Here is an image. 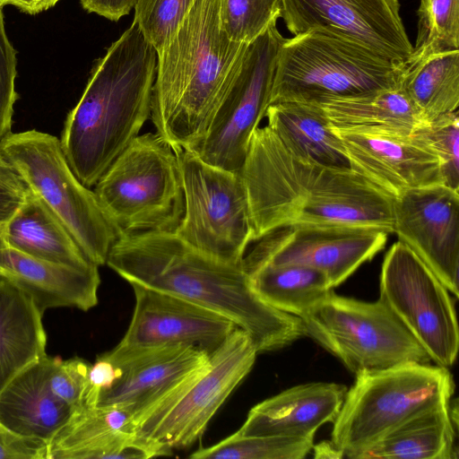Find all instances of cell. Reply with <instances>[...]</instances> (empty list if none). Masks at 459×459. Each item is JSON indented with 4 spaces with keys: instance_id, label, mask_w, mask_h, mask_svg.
<instances>
[{
    "instance_id": "obj_1",
    "label": "cell",
    "mask_w": 459,
    "mask_h": 459,
    "mask_svg": "<svg viewBox=\"0 0 459 459\" xmlns=\"http://www.w3.org/2000/svg\"><path fill=\"white\" fill-rule=\"evenodd\" d=\"M106 264L130 284L184 298L228 317L248 334L257 353L282 349L305 335L300 317L258 296L242 264L207 255L176 232L122 234Z\"/></svg>"
},
{
    "instance_id": "obj_2",
    "label": "cell",
    "mask_w": 459,
    "mask_h": 459,
    "mask_svg": "<svg viewBox=\"0 0 459 459\" xmlns=\"http://www.w3.org/2000/svg\"><path fill=\"white\" fill-rule=\"evenodd\" d=\"M239 174L254 241L290 224L372 226L393 233V197L352 169L328 168L292 154L258 126Z\"/></svg>"
},
{
    "instance_id": "obj_3",
    "label": "cell",
    "mask_w": 459,
    "mask_h": 459,
    "mask_svg": "<svg viewBox=\"0 0 459 459\" xmlns=\"http://www.w3.org/2000/svg\"><path fill=\"white\" fill-rule=\"evenodd\" d=\"M156 64L154 48L133 21L93 66L60 140L85 186L96 185L151 117Z\"/></svg>"
},
{
    "instance_id": "obj_4",
    "label": "cell",
    "mask_w": 459,
    "mask_h": 459,
    "mask_svg": "<svg viewBox=\"0 0 459 459\" xmlns=\"http://www.w3.org/2000/svg\"><path fill=\"white\" fill-rule=\"evenodd\" d=\"M247 46L221 30L220 0H196L156 53L151 117L156 133L173 148L192 149L204 138Z\"/></svg>"
},
{
    "instance_id": "obj_5",
    "label": "cell",
    "mask_w": 459,
    "mask_h": 459,
    "mask_svg": "<svg viewBox=\"0 0 459 459\" xmlns=\"http://www.w3.org/2000/svg\"><path fill=\"white\" fill-rule=\"evenodd\" d=\"M405 62L397 64L344 38L317 30L283 39L270 105L321 104L400 86Z\"/></svg>"
},
{
    "instance_id": "obj_6",
    "label": "cell",
    "mask_w": 459,
    "mask_h": 459,
    "mask_svg": "<svg viewBox=\"0 0 459 459\" xmlns=\"http://www.w3.org/2000/svg\"><path fill=\"white\" fill-rule=\"evenodd\" d=\"M455 384L447 368L406 363L356 376L333 421L331 440L357 459L392 429L429 408L447 403Z\"/></svg>"
},
{
    "instance_id": "obj_7",
    "label": "cell",
    "mask_w": 459,
    "mask_h": 459,
    "mask_svg": "<svg viewBox=\"0 0 459 459\" xmlns=\"http://www.w3.org/2000/svg\"><path fill=\"white\" fill-rule=\"evenodd\" d=\"M93 191L121 235L175 232L184 214L178 155L158 133L138 134L101 176Z\"/></svg>"
},
{
    "instance_id": "obj_8",
    "label": "cell",
    "mask_w": 459,
    "mask_h": 459,
    "mask_svg": "<svg viewBox=\"0 0 459 459\" xmlns=\"http://www.w3.org/2000/svg\"><path fill=\"white\" fill-rule=\"evenodd\" d=\"M0 150L28 188L68 230L86 257L106 264L117 228L101 209L93 190L73 172L56 136L37 130L10 133Z\"/></svg>"
},
{
    "instance_id": "obj_9",
    "label": "cell",
    "mask_w": 459,
    "mask_h": 459,
    "mask_svg": "<svg viewBox=\"0 0 459 459\" xmlns=\"http://www.w3.org/2000/svg\"><path fill=\"white\" fill-rule=\"evenodd\" d=\"M310 336L355 376L406 363L430 364L431 358L379 299L366 302L332 290L300 316Z\"/></svg>"
},
{
    "instance_id": "obj_10",
    "label": "cell",
    "mask_w": 459,
    "mask_h": 459,
    "mask_svg": "<svg viewBox=\"0 0 459 459\" xmlns=\"http://www.w3.org/2000/svg\"><path fill=\"white\" fill-rule=\"evenodd\" d=\"M181 171L183 240L218 259L242 264L254 242L247 193L239 171L208 164L188 149L174 148Z\"/></svg>"
},
{
    "instance_id": "obj_11",
    "label": "cell",
    "mask_w": 459,
    "mask_h": 459,
    "mask_svg": "<svg viewBox=\"0 0 459 459\" xmlns=\"http://www.w3.org/2000/svg\"><path fill=\"white\" fill-rule=\"evenodd\" d=\"M248 334L236 328L209 355V363L136 423L140 436L169 454L201 437L209 421L252 369L257 355Z\"/></svg>"
},
{
    "instance_id": "obj_12",
    "label": "cell",
    "mask_w": 459,
    "mask_h": 459,
    "mask_svg": "<svg viewBox=\"0 0 459 459\" xmlns=\"http://www.w3.org/2000/svg\"><path fill=\"white\" fill-rule=\"evenodd\" d=\"M276 22L247 44L239 69L204 138L192 149L202 160L239 171L251 137L270 105L279 49Z\"/></svg>"
},
{
    "instance_id": "obj_13",
    "label": "cell",
    "mask_w": 459,
    "mask_h": 459,
    "mask_svg": "<svg viewBox=\"0 0 459 459\" xmlns=\"http://www.w3.org/2000/svg\"><path fill=\"white\" fill-rule=\"evenodd\" d=\"M379 299L393 311L437 366L455 363L459 332L449 290L401 241L384 257Z\"/></svg>"
},
{
    "instance_id": "obj_14",
    "label": "cell",
    "mask_w": 459,
    "mask_h": 459,
    "mask_svg": "<svg viewBox=\"0 0 459 459\" xmlns=\"http://www.w3.org/2000/svg\"><path fill=\"white\" fill-rule=\"evenodd\" d=\"M390 233L372 226L290 224L254 241L242 265L308 266L323 272L334 288L382 250Z\"/></svg>"
},
{
    "instance_id": "obj_15",
    "label": "cell",
    "mask_w": 459,
    "mask_h": 459,
    "mask_svg": "<svg viewBox=\"0 0 459 459\" xmlns=\"http://www.w3.org/2000/svg\"><path fill=\"white\" fill-rule=\"evenodd\" d=\"M281 14L295 35L317 30L333 34L397 64L413 46L406 33L398 0H281Z\"/></svg>"
},
{
    "instance_id": "obj_16",
    "label": "cell",
    "mask_w": 459,
    "mask_h": 459,
    "mask_svg": "<svg viewBox=\"0 0 459 459\" xmlns=\"http://www.w3.org/2000/svg\"><path fill=\"white\" fill-rule=\"evenodd\" d=\"M116 368L113 384L99 406L126 411L135 423L209 363V354L191 345L130 347L117 344L102 354Z\"/></svg>"
},
{
    "instance_id": "obj_17",
    "label": "cell",
    "mask_w": 459,
    "mask_h": 459,
    "mask_svg": "<svg viewBox=\"0 0 459 459\" xmlns=\"http://www.w3.org/2000/svg\"><path fill=\"white\" fill-rule=\"evenodd\" d=\"M393 233L458 297L459 190L436 184L394 197Z\"/></svg>"
},
{
    "instance_id": "obj_18",
    "label": "cell",
    "mask_w": 459,
    "mask_h": 459,
    "mask_svg": "<svg viewBox=\"0 0 459 459\" xmlns=\"http://www.w3.org/2000/svg\"><path fill=\"white\" fill-rule=\"evenodd\" d=\"M130 285L135 304L120 345H191L210 355L238 328L228 317L184 298L136 283Z\"/></svg>"
},
{
    "instance_id": "obj_19",
    "label": "cell",
    "mask_w": 459,
    "mask_h": 459,
    "mask_svg": "<svg viewBox=\"0 0 459 459\" xmlns=\"http://www.w3.org/2000/svg\"><path fill=\"white\" fill-rule=\"evenodd\" d=\"M335 132L351 169L393 198L409 189L444 184L438 158L412 134Z\"/></svg>"
},
{
    "instance_id": "obj_20",
    "label": "cell",
    "mask_w": 459,
    "mask_h": 459,
    "mask_svg": "<svg viewBox=\"0 0 459 459\" xmlns=\"http://www.w3.org/2000/svg\"><path fill=\"white\" fill-rule=\"evenodd\" d=\"M47 459L151 458L168 455L136 433L131 416L116 406L80 407L47 445Z\"/></svg>"
},
{
    "instance_id": "obj_21",
    "label": "cell",
    "mask_w": 459,
    "mask_h": 459,
    "mask_svg": "<svg viewBox=\"0 0 459 459\" xmlns=\"http://www.w3.org/2000/svg\"><path fill=\"white\" fill-rule=\"evenodd\" d=\"M97 265L79 269L39 259L10 247L0 238V279L33 301L41 314L55 307L87 311L98 304Z\"/></svg>"
},
{
    "instance_id": "obj_22",
    "label": "cell",
    "mask_w": 459,
    "mask_h": 459,
    "mask_svg": "<svg viewBox=\"0 0 459 459\" xmlns=\"http://www.w3.org/2000/svg\"><path fill=\"white\" fill-rule=\"evenodd\" d=\"M346 392L336 383L293 386L255 405L237 432L314 438L322 425L334 420Z\"/></svg>"
},
{
    "instance_id": "obj_23",
    "label": "cell",
    "mask_w": 459,
    "mask_h": 459,
    "mask_svg": "<svg viewBox=\"0 0 459 459\" xmlns=\"http://www.w3.org/2000/svg\"><path fill=\"white\" fill-rule=\"evenodd\" d=\"M53 357L47 354L21 370L0 392V422L13 433L47 445L73 413L49 385Z\"/></svg>"
},
{
    "instance_id": "obj_24",
    "label": "cell",
    "mask_w": 459,
    "mask_h": 459,
    "mask_svg": "<svg viewBox=\"0 0 459 459\" xmlns=\"http://www.w3.org/2000/svg\"><path fill=\"white\" fill-rule=\"evenodd\" d=\"M264 117L295 156L328 168L351 169L343 143L320 104L277 102L268 106Z\"/></svg>"
},
{
    "instance_id": "obj_25",
    "label": "cell",
    "mask_w": 459,
    "mask_h": 459,
    "mask_svg": "<svg viewBox=\"0 0 459 459\" xmlns=\"http://www.w3.org/2000/svg\"><path fill=\"white\" fill-rule=\"evenodd\" d=\"M12 248L48 262L88 269L92 264L47 204L29 189L26 199L0 229Z\"/></svg>"
},
{
    "instance_id": "obj_26",
    "label": "cell",
    "mask_w": 459,
    "mask_h": 459,
    "mask_svg": "<svg viewBox=\"0 0 459 459\" xmlns=\"http://www.w3.org/2000/svg\"><path fill=\"white\" fill-rule=\"evenodd\" d=\"M320 105L338 132L408 137L428 122L401 86Z\"/></svg>"
},
{
    "instance_id": "obj_27",
    "label": "cell",
    "mask_w": 459,
    "mask_h": 459,
    "mask_svg": "<svg viewBox=\"0 0 459 459\" xmlns=\"http://www.w3.org/2000/svg\"><path fill=\"white\" fill-rule=\"evenodd\" d=\"M457 403L437 405L400 424L357 459L457 458Z\"/></svg>"
},
{
    "instance_id": "obj_28",
    "label": "cell",
    "mask_w": 459,
    "mask_h": 459,
    "mask_svg": "<svg viewBox=\"0 0 459 459\" xmlns=\"http://www.w3.org/2000/svg\"><path fill=\"white\" fill-rule=\"evenodd\" d=\"M43 314L25 293L0 279V392L46 354Z\"/></svg>"
},
{
    "instance_id": "obj_29",
    "label": "cell",
    "mask_w": 459,
    "mask_h": 459,
    "mask_svg": "<svg viewBox=\"0 0 459 459\" xmlns=\"http://www.w3.org/2000/svg\"><path fill=\"white\" fill-rule=\"evenodd\" d=\"M258 296L273 307L299 317L333 290L321 271L299 264L243 267Z\"/></svg>"
},
{
    "instance_id": "obj_30",
    "label": "cell",
    "mask_w": 459,
    "mask_h": 459,
    "mask_svg": "<svg viewBox=\"0 0 459 459\" xmlns=\"http://www.w3.org/2000/svg\"><path fill=\"white\" fill-rule=\"evenodd\" d=\"M400 86L429 122L459 106V49L405 62Z\"/></svg>"
},
{
    "instance_id": "obj_31",
    "label": "cell",
    "mask_w": 459,
    "mask_h": 459,
    "mask_svg": "<svg viewBox=\"0 0 459 459\" xmlns=\"http://www.w3.org/2000/svg\"><path fill=\"white\" fill-rule=\"evenodd\" d=\"M314 438L287 436H244L237 431L215 445L201 447L193 459H302Z\"/></svg>"
},
{
    "instance_id": "obj_32",
    "label": "cell",
    "mask_w": 459,
    "mask_h": 459,
    "mask_svg": "<svg viewBox=\"0 0 459 459\" xmlns=\"http://www.w3.org/2000/svg\"><path fill=\"white\" fill-rule=\"evenodd\" d=\"M416 44L406 63L459 49V0H420Z\"/></svg>"
},
{
    "instance_id": "obj_33",
    "label": "cell",
    "mask_w": 459,
    "mask_h": 459,
    "mask_svg": "<svg viewBox=\"0 0 459 459\" xmlns=\"http://www.w3.org/2000/svg\"><path fill=\"white\" fill-rule=\"evenodd\" d=\"M281 14V0H220L221 28L237 43H250Z\"/></svg>"
},
{
    "instance_id": "obj_34",
    "label": "cell",
    "mask_w": 459,
    "mask_h": 459,
    "mask_svg": "<svg viewBox=\"0 0 459 459\" xmlns=\"http://www.w3.org/2000/svg\"><path fill=\"white\" fill-rule=\"evenodd\" d=\"M438 158L444 185L459 190V116L458 110L438 116L412 134Z\"/></svg>"
},
{
    "instance_id": "obj_35",
    "label": "cell",
    "mask_w": 459,
    "mask_h": 459,
    "mask_svg": "<svg viewBox=\"0 0 459 459\" xmlns=\"http://www.w3.org/2000/svg\"><path fill=\"white\" fill-rule=\"evenodd\" d=\"M196 0H137L134 21L160 52L171 39Z\"/></svg>"
},
{
    "instance_id": "obj_36",
    "label": "cell",
    "mask_w": 459,
    "mask_h": 459,
    "mask_svg": "<svg viewBox=\"0 0 459 459\" xmlns=\"http://www.w3.org/2000/svg\"><path fill=\"white\" fill-rule=\"evenodd\" d=\"M16 66V50L8 39L3 9L0 8V143L12 133L14 104L18 99Z\"/></svg>"
},
{
    "instance_id": "obj_37",
    "label": "cell",
    "mask_w": 459,
    "mask_h": 459,
    "mask_svg": "<svg viewBox=\"0 0 459 459\" xmlns=\"http://www.w3.org/2000/svg\"><path fill=\"white\" fill-rule=\"evenodd\" d=\"M90 366L79 358L62 360L53 357L49 374L50 388L56 396L72 406L73 410L82 406Z\"/></svg>"
},
{
    "instance_id": "obj_38",
    "label": "cell",
    "mask_w": 459,
    "mask_h": 459,
    "mask_svg": "<svg viewBox=\"0 0 459 459\" xmlns=\"http://www.w3.org/2000/svg\"><path fill=\"white\" fill-rule=\"evenodd\" d=\"M29 188L0 150V229L26 199Z\"/></svg>"
},
{
    "instance_id": "obj_39",
    "label": "cell",
    "mask_w": 459,
    "mask_h": 459,
    "mask_svg": "<svg viewBox=\"0 0 459 459\" xmlns=\"http://www.w3.org/2000/svg\"><path fill=\"white\" fill-rule=\"evenodd\" d=\"M47 444L18 436L0 422V459H47Z\"/></svg>"
},
{
    "instance_id": "obj_40",
    "label": "cell",
    "mask_w": 459,
    "mask_h": 459,
    "mask_svg": "<svg viewBox=\"0 0 459 459\" xmlns=\"http://www.w3.org/2000/svg\"><path fill=\"white\" fill-rule=\"evenodd\" d=\"M88 13L117 22L134 8L137 0H80Z\"/></svg>"
},
{
    "instance_id": "obj_41",
    "label": "cell",
    "mask_w": 459,
    "mask_h": 459,
    "mask_svg": "<svg viewBox=\"0 0 459 459\" xmlns=\"http://www.w3.org/2000/svg\"><path fill=\"white\" fill-rule=\"evenodd\" d=\"M59 0H0V8L5 5H13L20 11L37 14L53 7Z\"/></svg>"
},
{
    "instance_id": "obj_42",
    "label": "cell",
    "mask_w": 459,
    "mask_h": 459,
    "mask_svg": "<svg viewBox=\"0 0 459 459\" xmlns=\"http://www.w3.org/2000/svg\"><path fill=\"white\" fill-rule=\"evenodd\" d=\"M311 451H313V457L316 459H340L344 457L342 452L332 440H324L316 445L313 444Z\"/></svg>"
}]
</instances>
